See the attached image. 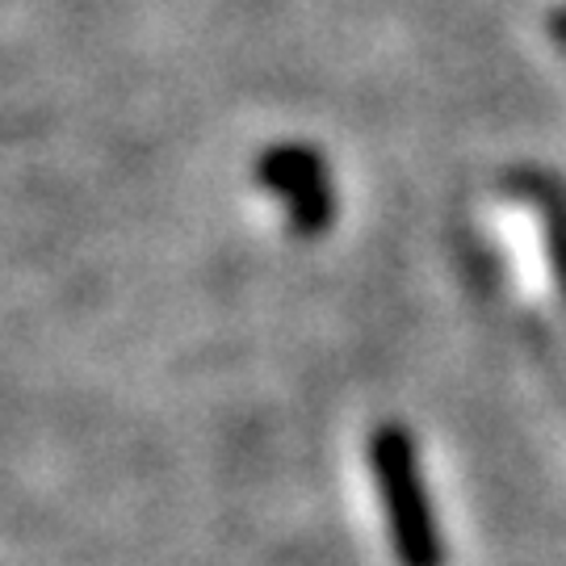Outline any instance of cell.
Instances as JSON below:
<instances>
[{
	"label": "cell",
	"instance_id": "cell-1",
	"mask_svg": "<svg viewBox=\"0 0 566 566\" xmlns=\"http://www.w3.org/2000/svg\"><path fill=\"white\" fill-rule=\"evenodd\" d=\"M369 470L382 495L386 537L399 566H446V542L420 474V453L403 424H382L369 437Z\"/></svg>",
	"mask_w": 566,
	"mask_h": 566
},
{
	"label": "cell",
	"instance_id": "cell-2",
	"mask_svg": "<svg viewBox=\"0 0 566 566\" xmlns=\"http://www.w3.org/2000/svg\"><path fill=\"white\" fill-rule=\"evenodd\" d=\"M256 181L285 206L290 231L298 240H319L336 219V193H332L327 164L306 143H277L261 151Z\"/></svg>",
	"mask_w": 566,
	"mask_h": 566
},
{
	"label": "cell",
	"instance_id": "cell-4",
	"mask_svg": "<svg viewBox=\"0 0 566 566\" xmlns=\"http://www.w3.org/2000/svg\"><path fill=\"white\" fill-rule=\"evenodd\" d=\"M549 34H554V42L566 51V9H558V13L549 18Z\"/></svg>",
	"mask_w": 566,
	"mask_h": 566
},
{
	"label": "cell",
	"instance_id": "cell-3",
	"mask_svg": "<svg viewBox=\"0 0 566 566\" xmlns=\"http://www.w3.org/2000/svg\"><path fill=\"white\" fill-rule=\"evenodd\" d=\"M516 193L525 198L537 214H542V231H546L549 273L558 285V298L566 306V189L546 172H516Z\"/></svg>",
	"mask_w": 566,
	"mask_h": 566
}]
</instances>
